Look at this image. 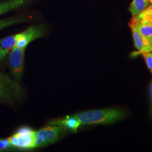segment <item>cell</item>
<instances>
[{
  "label": "cell",
  "instance_id": "cell-15",
  "mask_svg": "<svg viewBox=\"0 0 152 152\" xmlns=\"http://www.w3.org/2000/svg\"><path fill=\"white\" fill-rule=\"evenodd\" d=\"M141 54L144 59L148 68L152 75V52H145Z\"/></svg>",
  "mask_w": 152,
  "mask_h": 152
},
{
  "label": "cell",
  "instance_id": "cell-3",
  "mask_svg": "<svg viewBox=\"0 0 152 152\" xmlns=\"http://www.w3.org/2000/svg\"><path fill=\"white\" fill-rule=\"evenodd\" d=\"M65 130L61 126L53 125L36 131L34 148L44 147L54 143L59 139L60 134Z\"/></svg>",
  "mask_w": 152,
  "mask_h": 152
},
{
  "label": "cell",
  "instance_id": "cell-4",
  "mask_svg": "<svg viewBox=\"0 0 152 152\" xmlns=\"http://www.w3.org/2000/svg\"><path fill=\"white\" fill-rule=\"evenodd\" d=\"M22 89L16 81L0 72V98L11 100L21 96Z\"/></svg>",
  "mask_w": 152,
  "mask_h": 152
},
{
  "label": "cell",
  "instance_id": "cell-18",
  "mask_svg": "<svg viewBox=\"0 0 152 152\" xmlns=\"http://www.w3.org/2000/svg\"><path fill=\"white\" fill-rule=\"evenodd\" d=\"M149 4H152V0H149Z\"/></svg>",
  "mask_w": 152,
  "mask_h": 152
},
{
  "label": "cell",
  "instance_id": "cell-6",
  "mask_svg": "<svg viewBox=\"0 0 152 152\" xmlns=\"http://www.w3.org/2000/svg\"><path fill=\"white\" fill-rule=\"evenodd\" d=\"M45 29L43 26H33L28 28L23 32L17 34V41L15 46L26 49L28 45L33 41L43 36Z\"/></svg>",
  "mask_w": 152,
  "mask_h": 152
},
{
  "label": "cell",
  "instance_id": "cell-5",
  "mask_svg": "<svg viewBox=\"0 0 152 152\" xmlns=\"http://www.w3.org/2000/svg\"><path fill=\"white\" fill-rule=\"evenodd\" d=\"M25 49L14 47L10 52L9 57V64L11 74L16 81L21 79L24 59Z\"/></svg>",
  "mask_w": 152,
  "mask_h": 152
},
{
  "label": "cell",
  "instance_id": "cell-10",
  "mask_svg": "<svg viewBox=\"0 0 152 152\" xmlns=\"http://www.w3.org/2000/svg\"><path fill=\"white\" fill-rule=\"evenodd\" d=\"M28 0H9L0 3V15L16 9L23 5Z\"/></svg>",
  "mask_w": 152,
  "mask_h": 152
},
{
  "label": "cell",
  "instance_id": "cell-14",
  "mask_svg": "<svg viewBox=\"0 0 152 152\" xmlns=\"http://www.w3.org/2000/svg\"><path fill=\"white\" fill-rule=\"evenodd\" d=\"M19 22H20V20L18 18H11V19H5V20H0V30Z\"/></svg>",
  "mask_w": 152,
  "mask_h": 152
},
{
  "label": "cell",
  "instance_id": "cell-16",
  "mask_svg": "<svg viewBox=\"0 0 152 152\" xmlns=\"http://www.w3.org/2000/svg\"><path fill=\"white\" fill-rule=\"evenodd\" d=\"M14 148L9 143V140L7 139H0V151H6Z\"/></svg>",
  "mask_w": 152,
  "mask_h": 152
},
{
  "label": "cell",
  "instance_id": "cell-2",
  "mask_svg": "<svg viewBox=\"0 0 152 152\" xmlns=\"http://www.w3.org/2000/svg\"><path fill=\"white\" fill-rule=\"evenodd\" d=\"M36 131L28 127H22L12 136L7 138L14 148L31 149L34 148Z\"/></svg>",
  "mask_w": 152,
  "mask_h": 152
},
{
  "label": "cell",
  "instance_id": "cell-8",
  "mask_svg": "<svg viewBox=\"0 0 152 152\" xmlns=\"http://www.w3.org/2000/svg\"><path fill=\"white\" fill-rule=\"evenodd\" d=\"M50 124L61 126L64 128L66 130H68L73 132H76L81 125L80 121L75 115L67 116L61 120L52 121Z\"/></svg>",
  "mask_w": 152,
  "mask_h": 152
},
{
  "label": "cell",
  "instance_id": "cell-11",
  "mask_svg": "<svg viewBox=\"0 0 152 152\" xmlns=\"http://www.w3.org/2000/svg\"><path fill=\"white\" fill-rule=\"evenodd\" d=\"M134 17L138 23L152 24V4L149 5Z\"/></svg>",
  "mask_w": 152,
  "mask_h": 152
},
{
  "label": "cell",
  "instance_id": "cell-13",
  "mask_svg": "<svg viewBox=\"0 0 152 152\" xmlns=\"http://www.w3.org/2000/svg\"><path fill=\"white\" fill-rule=\"evenodd\" d=\"M17 41V34L9 36L2 39L0 42V48L4 51L6 55L10 52L16 45Z\"/></svg>",
  "mask_w": 152,
  "mask_h": 152
},
{
  "label": "cell",
  "instance_id": "cell-17",
  "mask_svg": "<svg viewBox=\"0 0 152 152\" xmlns=\"http://www.w3.org/2000/svg\"><path fill=\"white\" fill-rule=\"evenodd\" d=\"M149 90H150V95H151V97L152 98V81L150 85V88H149Z\"/></svg>",
  "mask_w": 152,
  "mask_h": 152
},
{
  "label": "cell",
  "instance_id": "cell-1",
  "mask_svg": "<svg viewBox=\"0 0 152 152\" xmlns=\"http://www.w3.org/2000/svg\"><path fill=\"white\" fill-rule=\"evenodd\" d=\"M81 125L112 124L125 118V112L118 108L91 110L74 115Z\"/></svg>",
  "mask_w": 152,
  "mask_h": 152
},
{
  "label": "cell",
  "instance_id": "cell-9",
  "mask_svg": "<svg viewBox=\"0 0 152 152\" xmlns=\"http://www.w3.org/2000/svg\"><path fill=\"white\" fill-rule=\"evenodd\" d=\"M129 26L130 27L132 38L134 39L135 47L138 51V53L141 54L144 50V44L141 34L139 30L137 23L134 16H132L130 21L129 23Z\"/></svg>",
  "mask_w": 152,
  "mask_h": 152
},
{
  "label": "cell",
  "instance_id": "cell-7",
  "mask_svg": "<svg viewBox=\"0 0 152 152\" xmlns=\"http://www.w3.org/2000/svg\"><path fill=\"white\" fill-rule=\"evenodd\" d=\"M137 26L144 44L142 53L152 52V24L137 23Z\"/></svg>",
  "mask_w": 152,
  "mask_h": 152
},
{
  "label": "cell",
  "instance_id": "cell-12",
  "mask_svg": "<svg viewBox=\"0 0 152 152\" xmlns=\"http://www.w3.org/2000/svg\"><path fill=\"white\" fill-rule=\"evenodd\" d=\"M149 5H150L149 0H133L131 3L129 11L132 16H136Z\"/></svg>",
  "mask_w": 152,
  "mask_h": 152
}]
</instances>
